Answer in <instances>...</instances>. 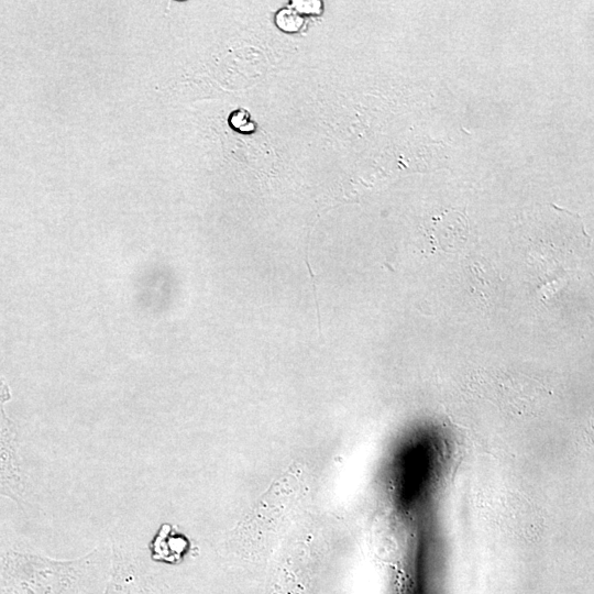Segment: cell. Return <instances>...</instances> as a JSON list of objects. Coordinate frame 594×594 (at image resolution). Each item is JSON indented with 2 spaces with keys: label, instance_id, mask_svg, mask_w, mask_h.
Segmentation results:
<instances>
[{
  "label": "cell",
  "instance_id": "1",
  "mask_svg": "<svg viewBox=\"0 0 594 594\" xmlns=\"http://www.w3.org/2000/svg\"><path fill=\"white\" fill-rule=\"evenodd\" d=\"M111 544L75 559H54L25 538L0 528V594H102Z\"/></svg>",
  "mask_w": 594,
  "mask_h": 594
},
{
  "label": "cell",
  "instance_id": "2",
  "mask_svg": "<svg viewBox=\"0 0 594 594\" xmlns=\"http://www.w3.org/2000/svg\"><path fill=\"white\" fill-rule=\"evenodd\" d=\"M10 398V387L6 380L0 377V473L24 476L19 454L16 429L4 410Z\"/></svg>",
  "mask_w": 594,
  "mask_h": 594
},
{
  "label": "cell",
  "instance_id": "3",
  "mask_svg": "<svg viewBox=\"0 0 594 594\" xmlns=\"http://www.w3.org/2000/svg\"><path fill=\"white\" fill-rule=\"evenodd\" d=\"M0 496L10 498L15 503H18L20 499V491L18 486L2 475H0Z\"/></svg>",
  "mask_w": 594,
  "mask_h": 594
}]
</instances>
